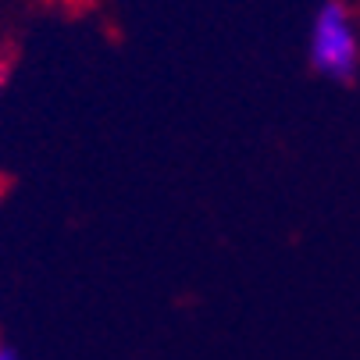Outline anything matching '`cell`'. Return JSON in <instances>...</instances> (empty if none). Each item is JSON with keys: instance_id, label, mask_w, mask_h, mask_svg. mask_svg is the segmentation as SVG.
I'll return each instance as SVG.
<instances>
[{"instance_id": "obj_1", "label": "cell", "mask_w": 360, "mask_h": 360, "mask_svg": "<svg viewBox=\"0 0 360 360\" xmlns=\"http://www.w3.org/2000/svg\"><path fill=\"white\" fill-rule=\"evenodd\" d=\"M307 54H311L314 72H321L335 82H349L356 75V68H360V32H356V18H353L346 0H325L318 8Z\"/></svg>"}, {"instance_id": "obj_2", "label": "cell", "mask_w": 360, "mask_h": 360, "mask_svg": "<svg viewBox=\"0 0 360 360\" xmlns=\"http://www.w3.org/2000/svg\"><path fill=\"white\" fill-rule=\"evenodd\" d=\"M0 360H18V353L11 346H0Z\"/></svg>"}, {"instance_id": "obj_3", "label": "cell", "mask_w": 360, "mask_h": 360, "mask_svg": "<svg viewBox=\"0 0 360 360\" xmlns=\"http://www.w3.org/2000/svg\"><path fill=\"white\" fill-rule=\"evenodd\" d=\"M4 79H8V58L0 54V82H4Z\"/></svg>"}]
</instances>
